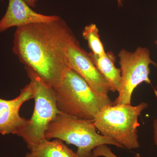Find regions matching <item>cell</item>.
<instances>
[{"mask_svg": "<svg viewBox=\"0 0 157 157\" xmlns=\"http://www.w3.org/2000/svg\"><path fill=\"white\" fill-rule=\"evenodd\" d=\"M76 39L67 24L60 17L50 22L17 28L12 51L25 67L54 87L68 67L66 60L68 46Z\"/></svg>", "mask_w": 157, "mask_h": 157, "instance_id": "6da1fadb", "label": "cell"}, {"mask_svg": "<svg viewBox=\"0 0 157 157\" xmlns=\"http://www.w3.org/2000/svg\"><path fill=\"white\" fill-rule=\"evenodd\" d=\"M53 88L60 112L77 118L94 121L104 106L113 105L110 99L94 92L84 78L69 67Z\"/></svg>", "mask_w": 157, "mask_h": 157, "instance_id": "7a4b0ae2", "label": "cell"}, {"mask_svg": "<svg viewBox=\"0 0 157 157\" xmlns=\"http://www.w3.org/2000/svg\"><path fill=\"white\" fill-rule=\"evenodd\" d=\"M97 131L94 121L78 119L60 113L48 124L45 138L49 140L59 139L74 145L77 148L78 157H93V150L103 144L124 149L112 138L100 135Z\"/></svg>", "mask_w": 157, "mask_h": 157, "instance_id": "3957f363", "label": "cell"}, {"mask_svg": "<svg viewBox=\"0 0 157 157\" xmlns=\"http://www.w3.org/2000/svg\"><path fill=\"white\" fill-rule=\"evenodd\" d=\"M147 107L148 104L143 102L135 106L105 105L96 115L94 124L101 135L112 138L124 148H138L140 147L137 135V128L140 126L138 118Z\"/></svg>", "mask_w": 157, "mask_h": 157, "instance_id": "277c9868", "label": "cell"}, {"mask_svg": "<svg viewBox=\"0 0 157 157\" xmlns=\"http://www.w3.org/2000/svg\"><path fill=\"white\" fill-rule=\"evenodd\" d=\"M33 86L35 106L30 119L17 135L22 138L29 150L45 140L48 124L60 113L53 87L42 81L29 68L25 67Z\"/></svg>", "mask_w": 157, "mask_h": 157, "instance_id": "5b68a950", "label": "cell"}, {"mask_svg": "<svg viewBox=\"0 0 157 157\" xmlns=\"http://www.w3.org/2000/svg\"><path fill=\"white\" fill-rule=\"evenodd\" d=\"M118 56L121 66V87L118 96L113 103V105H131L135 89L143 82L151 84L149 78V66L157 67V64L151 58L149 50L145 47H137L134 52L122 49Z\"/></svg>", "mask_w": 157, "mask_h": 157, "instance_id": "8992f818", "label": "cell"}, {"mask_svg": "<svg viewBox=\"0 0 157 157\" xmlns=\"http://www.w3.org/2000/svg\"><path fill=\"white\" fill-rule=\"evenodd\" d=\"M66 60L68 67L84 78L94 92L104 99H110L108 82L96 67L89 53L82 48L77 39L68 46Z\"/></svg>", "mask_w": 157, "mask_h": 157, "instance_id": "52a82bcc", "label": "cell"}, {"mask_svg": "<svg viewBox=\"0 0 157 157\" xmlns=\"http://www.w3.org/2000/svg\"><path fill=\"white\" fill-rule=\"evenodd\" d=\"M33 86L30 82L21 90L16 98L6 100L0 98V134L2 135L12 134L17 135L28 120L19 114L24 103L33 99Z\"/></svg>", "mask_w": 157, "mask_h": 157, "instance_id": "ba28073f", "label": "cell"}, {"mask_svg": "<svg viewBox=\"0 0 157 157\" xmlns=\"http://www.w3.org/2000/svg\"><path fill=\"white\" fill-rule=\"evenodd\" d=\"M59 17L37 13L23 0H9L7 11L0 20V33L13 27L18 28L36 23L50 22Z\"/></svg>", "mask_w": 157, "mask_h": 157, "instance_id": "9c48e42d", "label": "cell"}, {"mask_svg": "<svg viewBox=\"0 0 157 157\" xmlns=\"http://www.w3.org/2000/svg\"><path fill=\"white\" fill-rule=\"evenodd\" d=\"M90 57L101 75L109 84L110 91L119 93L121 87L120 69L115 66L116 56L111 52L102 56H98L90 52Z\"/></svg>", "mask_w": 157, "mask_h": 157, "instance_id": "30bf717a", "label": "cell"}, {"mask_svg": "<svg viewBox=\"0 0 157 157\" xmlns=\"http://www.w3.org/2000/svg\"><path fill=\"white\" fill-rule=\"evenodd\" d=\"M25 157H78L76 152L68 147L63 141L45 139L33 147Z\"/></svg>", "mask_w": 157, "mask_h": 157, "instance_id": "8fae6325", "label": "cell"}, {"mask_svg": "<svg viewBox=\"0 0 157 157\" xmlns=\"http://www.w3.org/2000/svg\"><path fill=\"white\" fill-rule=\"evenodd\" d=\"M83 39L87 42L91 52L98 56L106 54L103 43L100 39L99 31L94 24L91 23L85 27L82 31Z\"/></svg>", "mask_w": 157, "mask_h": 157, "instance_id": "7c38bea8", "label": "cell"}, {"mask_svg": "<svg viewBox=\"0 0 157 157\" xmlns=\"http://www.w3.org/2000/svg\"><path fill=\"white\" fill-rule=\"evenodd\" d=\"M93 157H119L114 154L107 144L97 147L93 151ZM135 157H141L139 154H136Z\"/></svg>", "mask_w": 157, "mask_h": 157, "instance_id": "4fadbf2b", "label": "cell"}, {"mask_svg": "<svg viewBox=\"0 0 157 157\" xmlns=\"http://www.w3.org/2000/svg\"><path fill=\"white\" fill-rule=\"evenodd\" d=\"M153 127L154 129V140L155 144L157 146V119L154 120Z\"/></svg>", "mask_w": 157, "mask_h": 157, "instance_id": "5bb4252c", "label": "cell"}, {"mask_svg": "<svg viewBox=\"0 0 157 157\" xmlns=\"http://www.w3.org/2000/svg\"><path fill=\"white\" fill-rule=\"evenodd\" d=\"M31 8H35L38 0H23Z\"/></svg>", "mask_w": 157, "mask_h": 157, "instance_id": "9a60e30c", "label": "cell"}, {"mask_svg": "<svg viewBox=\"0 0 157 157\" xmlns=\"http://www.w3.org/2000/svg\"><path fill=\"white\" fill-rule=\"evenodd\" d=\"M124 0H117L118 6V7H121L123 6V3Z\"/></svg>", "mask_w": 157, "mask_h": 157, "instance_id": "2e32d148", "label": "cell"}, {"mask_svg": "<svg viewBox=\"0 0 157 157\" xmlns=\"http://www.w3.org/2000/svg\"><path fill=\"white\" fill-rule=\"evenodd\" d=\"M155 94L157 96V84L156 86V87L155 89Z\"/></svg>", "mask_w": 157, "mask_h": 157, "instance_id": "e0dca14e", "label": "cell"}, {"mask_svg": "<svg viewBox=\"0 0 157 157\" xmlns=\"http://www.w3.org/2000/svg\"><path fill=\"white\" fill-rule=\"evenodd\" d=\"M155 44L156 45H157V40H156V41H155Z\"/></svg>", "mask_w": 157, "mask_h": 157, "instance_id": "ac0fdd59", "label": "cell"}, {"mask_svg": "<svg viewBox=\"0 0 157 157\" xmlns=\"http://www.w3.org/2000/svg\"><path fill=\"white\" fill-rule=\"evenodd\" d=\"M1 1H3V0H1Z\"/></svg>", "mask_w": 157, "mask_h": 157, "instance_id": "d6986e66", "label": "cell"}, {"mask_svg": "<svg viewBox=\"0 0 157 157\" xmlns=\"http://www.w3.org/2000/svg\"></svg>", "mask_w": 157, "mask_h": 157, "instance_id": "ffe728a7", "label": "cell"}]
</instances>
